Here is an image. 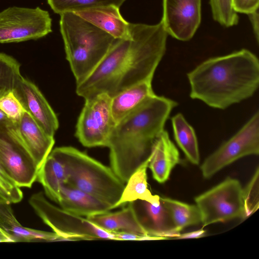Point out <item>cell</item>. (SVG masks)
Listing matches in <instances>:
<instances>
[{"mask_svg": "<svg viewBox=\"0 0 259 259\" xmlns=\"http://www.w3.org/2000/svg\"><path fill=\"white\" fill-rule=\"evenodd\" d=\"M131 37L115 39L103 59L76 92L84 99L101 93L111 98L134 84L152 79L164 55L168 34L162 22L130 23Z\"/></svg>", "mask_w": 259, "mask_h": 259, "instance_id": "cell-1", "label": "cell"}, {"mask_svg": "<svg viewBox=\"0 0 259 259\" xmlns=\"http://www.w3.org/2000/svg\"><path fill=\"white\" fill-rule=\"evenodd\" d=\"M178 103L154 95L117 122L108 141L112 169L126 183L149 157L153 145Z\"/></svg>", "mask_w": 259, "mask_h": 259, "instance_id": "cell-2", "label": "cell"}, {"mask_svg": "<svg viewBox=\"0 0 259 259\" xmlns=\"http://www.w3.org/2000/svg\"><path fill=\"white\" fill-rule=\"evenodd\" d=\"M190 97L224 109L251 97L259 85V61L243 49L209 58L187 73Z\"/></svg>", "mask_w": 259, "mask_h": 259, "instance_id": "cell-3", "label": "cell"}, {"mask_svg": "<svg viewBox=\"0 0 259 259\" xmlns=\"http://www.w3.org/2000/svg\"><path fill=\"white\" fill-rule=\"evenodd\" d=\"M60 15L66 59L78 84L97 68L115 38L74 13Z\"/></svg>", "mask_w": 259, "mask_h": 259, "instance_id": "cell-4", "label": "cell"}, {"mask_svg": "<svg viewBox=\"0 0 259 259\" xmlns=\"http://www.w3.org/2000/svg\"><path fill=\"white\" fill-rule=\"evenodd\" d=\"M53 150L66 168V185L94 196L113 209L121 196L125 183L111 167L73 147H57Z\"/></svg>", "mask_w": 259, "mask_h": 259, "instance_id": "cell-5", "label": "cell"}, {"mask_svg": "<svg viewBox=\"0 0 259 259\" xmlns=\"http://www.w3.org/2000/svg\"><path fill=\"white\" fill-rule=\"evenodd\" d=\"M29 202L37 214L63 241L107 239L116 240L114 233L98 227L79 216L49 202L42 192L31 196Z\"/></svg>", "mask_w": 259, "mask_h": 259, "instance_id": "cell-6", "label": "cell"}, {"mask_svg": "<svg viewBox=\"0 0 259 259\" xmlns=\"http://www.w3.org/2000/svg\"><path fill=\"white\" fill-rule=\"evenodd\" d=\"M203 227L233 219H244L243 188L238 180L228 178L195 198Z\"/></svg>", "mask_w": 259, "mask_h": 259, "instance_id": "cell-7", "label": "cell"}, {"mask_svg": "<svg viewBox=\"0 0 259 259\" xmlns=\"http://www.w3.org/2000/svg\"><path fill=\"white\" fill-rule=\"evenodd\" d=\"M0 164L20 188L36 180L37 165L10 120L0 122Z\"/></svg>", "mask_w": 259, "mask_h": 259, "instance_id": "cell-8", "label": "cell"}, {"mask_svg": "<svg viewBox=\"0 0 259 259\" xmlns=\"http://www.w3.org/2000/svg\"><path fill=\"white\" fill-rule=\"evenodd\" d=\"M111 99L105 93L85 99L75 131V136L83 146L107 147L116 124L111 109Z\"/></svg>", "mask_w": 259, "mask_h": 259, "instance_id": "cell-9", "label": "cell"}, {"mask_svg": "<svg viewBox=\"0 0 259 259\" xmlns=\"http://www.w3.org/2000/svg\"><path fill=\"white\" fill-rule=\"evenodd\" d=\"M52 32L50 14L39 7L14 6L0 12V44L36 40Z\"/></svg>", "mask_w": 259, "mask_h": 259, "instance_id": "cell-10", "label": "cell"}, {"mask_svg": "<svg viewBox=\"0 0 259 259\" xmlns=\"http://www.w3.org/2000/svg\"><path fill=\"white\" fill-rule=\"evenodd\" d=\"M259 153V112L257 111L230 139L209 155L200 167L205 179L237 160Z\"/></svg>", "mask_w": 259, "mask_h": 259, "instance_id": "cell-11", "label": "cell"}, {"mask_svg": "<svg viewBox=\"0 0 259 259\" xmlns=\"http://www.w3.org/2000/svg\"><path fill=\"white\" fill-rule=\"evenodd\" d=\"M160 20L168 34L188 41L194 35L201 19V0H163Z\"/></svg>", "mask_w": 259, "mask_h": 259, "instance_id": "cell-12", "label": "cell"}, {"mask_svg": "<svg viewBox=\"0 0 259 259\" xmlns=\"http://www.w3.org/2000/svg\"><path fill=\"white\" fill-rule=\"evenodd\" d=\"M13 91L24 111L46 133L54 137L59 127L58 119L37 87L21 75Z\"/></svg>", "mask_w": 259, "mask_h": 259, "instance_id": "cell-13", "label": "cell"}, {"mask_svg": "<svg viewBox=\"0 0 259 259\" xmlns=\"http://www.w3.org/2000/svg\"><path fill=\"white\" fill-rule=\"evenodd\" d=\"M128 203L148 236L166 239L176 238L180 235L176 230L168 210L160 200V204L157 206L141 200Z\"/></svg>", "mask_w": 259, "mask_h": 259, "instance_id": "cell-14", "label": "cell"}, {"mask_svg": "<svg viewBox=\"0 0 259 259\" xmlns=\"http://www.w3.org/2000/svg\"><path fill=\"white\" fill-rule=\"evenodd\" d=\"M26 147L39 168L53 149L54 137L46 133L26 112L15 123Z\"/></svg>", "mask_w": 259, "mask_h": 259, "instance_id": "cell-15", "label": "cell"}, {"mask_svg": "<svg viewBox=\"0 0 259 259\" xmlns=\"http://www.w3.org/2000/svg\"><path fill=\"white\" fill-rule=\"evenodd\" d=\"M180 162L179 152L167 132L164 130L155 140L150 155L148 167L153 178L159 183H164Z\"/></svg>", "mask_w": 259, "mask_h": 259, "instance_id": "cell-16", "label": "cell"}, {"mask_svg": "<svg viewBox=\"0 0 259 259\" xmlns=\"http://www.w3.org/2000/svg\"><path fill=\"white\" fill-rule=\"evenodd\" d=\"M119 8L111 5L91 8L74 13L115 39H128L131 37V23L122 16Z\"/></svg>", "mask_w": 259, "mask_h": 259, "instance_id": "cell-17", "label": "cell"}, {"mask_svg": "<svg viewBox=\"0 0 259 259\" xmlns=\"http://www.w3.org/2000/svg\"><path fill=\"white\" fill-rule=\"evenodd\" d=\"M58 203L62 209L85 218L111 210V206L107 203L66 184L60 188Z\"/></svg>", "mask_w": 259, "mask_h": 259, "instance_id": "cell-18", "label": "cell"}, {"mask_svg": "<svg viewBox=\"0 0 259 259\" xmlns=\"http://www.w3.org/2000/svg\"><path fill=\"white\" fill-rule=\"evenodd\" d=\"M0 227L14 242L63 241L54 232L37 230L23 226L15 218L10 203L0 204Z\"/></svg>", "mask_w": 259, "mask_h": 259, "instance_id": "cell-19", "label": "cell"}, {"mask_svg": "<svg viewBox=\"0 0 259 259\" xmlns=\"http://www.w3.org/2000/svg\"><path fill=\"white\" fill-rule=\"evenodd\" d=\"M86 218L98 227L110 233H126L149 236L140 224L129 203L127 206L119 211H108Z\"/></svg>", "mask_w": 259, "mask_h": 259, "instance_id": "cell-20", "label": "cell"}, {"mask_svg": "<svg viewBox=\"0 0 259 259\" xmlns=\"http://www.w3.org/2000/svg\"><path fill=\"white\" fill-rule=\"evenodd\" d=\"M36 180L43 186L46 195L58 203L60 190L67 182L68 173L64 164L53 149L39 168Z\"/></svg>", "mask_w": 259, "mask_h": 259, "instance_id": "cell-21", "label": "cell"}, {"mask_svg": "<svg viewBox=\"0 0 259 259\" xmlns=\"http://www.w3.org/2000/svg\"><path fill=\"white\" fill-rule=\"evenodd\" d=\"M152 80L149 79L134 84L112 97L111 109L116 124L147 98L155 95Z\"/></svg>", "mask_w": 259, "mask_h": 259, "instance_id": "cell-22", "label": "cell"}, {"mask_svg": "<svg viewBox=\"0 0 259 259\" xmlns=\"http://www.w3.org/2000/svg\"><path fill=\"white\" fill-rule=\"evenodd\" d=\"M149 161L150 156L130 177L113 209L137 200L146 201L155 206L160 204V197L153 195L148 188L147 168Z\"/></svg>", "mask_w": 259, "mask_h": 259, "instance_id": "cell-23", "label": "cell"}, {"mask_svg": "<svg viewBox=\"0 0 259 259\" xmlns=\"http://www.w3.org/2000/svg\"><path fill=\"white\" fill-rule=\"evenodd\" d=\"M175 140L184 153L188 160L193 164L198 165L200 155L197 139L193 127L180 113L171 118Z\"/></svg>", "mask_w": 259, "mask_h": 259, "instance_id": "cell-24", "label": "cell"}, {"mask_svg": "<svg viewBox=\"0 0 259 259\" xmlns=\"http://www.w3.org/2000/svg\"><path fill=\"white\" fill-rule=\"evenodd\" d=\"M160 200L168 210L178 233L186 227L201 223V213L196 205L168 198L160 197Z\"/></svg>", "mask_w": 259, "mask_h": 259, "instance_id": "cell-25", "label": "cell"}, {"mask_svg": "<svg viewBox=\"0 0 259 259\" xmlns=\"http://www.w3.org/2000/svg\"><path fill=\"white\" fill-rule=\"evenodd\" d=\"M126 0H47L54 13L61 15L65 13L83 11L85 10L108 6L118 7Z\"/></svg>", "mask_w": 259, "mask_h": 259, "instance_id": "cell-26", "label": "cell"}, {"mask_svg": "<svg viewBox=\"0 0 259 259\" xmlns=\"http://www.w3.org/2000/svg\"><path fill=\"white\" fill-rule=\"evenodd\" d=\"M21 76L20 63L12 56L0 53V97L13 91Z\"/></svg>", "mask_w": 259, "mask_h": 259, "instance_id": "cell-27", "label": "cell"}, {"mask_svg": "<svg viewBox=\"0 0 259 259\" xmlns=\"http://www.w3.org/2000/svg\"><path fill=\"white\" fill-rule=\"evenodd\" d=\"M212 18L225 27L236 25L239 17L235 11L232 0H209Z\"/></svg>", "mask_w": 259, "mask_h": 259, "instance_id": "cell-28", "label": "cell"}, {"mask_svg": "<svg viewBox=\"0 0 259 259\" xmlns=\"http://www.w3.org/2000/svg\"><path fill=\"white\" fill-rule=\"evenodd\" d=\"M259 169L257 168L250 181L243 189L244 219L258 208L259 203Z\"/></svg>", "mask_w": 259, "mask_h": 259, "instance_id": "cell-29", "label": "cell"}, {"mask_svg": "<svg viewBox=\"0 0 259 259\" xmlns=\"http://www.w3.org/2000/svg\"><path fill=\"white\" fill-rule=\"evenodd\" d=\"M0 109L8 119L14 123H18L25 112L20 101L13 91L0 97Z\"/></svg>", "mask_w": 259, "mask_h": 259, "instance_id": "cell-30", "label": "cell"}, {"mask_svg": "<svg viewBox=\"0 0 259 259\" xmlns=\"http://www.w3.org/2000/svg\"><path fill=\"white\" fill-rule=\"evenodd\" d=\"M0 190L9 198L11 203H16L22 199L20 188L7 174L0 164Z\"/></svg>", "mask_w": 259, "mask_h": 259, "instance_id": "cell-31", "label": "cell"}, {"mask_svg": "<svg viewBox=\"0 0 259 259\" xmlns=\"http://www.w3.org/2000/svg\"><path fill=\"white\" fill-rule=\"evenodd\" d=\"M235 11L238 13L249 15L258 9L259 0H232Z\"/></svg>", "mask_w": 259, "mask_h": 259, "instance_id": "cell-32", "label": "cell"}, {"mask_svg": "<svg viewBox=\"0 0 259 259\" xmlns=\"http://www.w3.org/2000/svg\"><path fill=\"white\" fill-rule=\"evenodd\" d=\"M251 22L253 33L257 43L259 40L258 12V10L248 15Z\"/></svg>", "mask_w": 259, "mask_h": 259, "instance_id": "cell-33", "label": "cell"}, {"mask_svg": "<svg viewBox=\"0 0 259 259\" xmlns=\"http://www.w3.org/2000/svg\"><path fill=\"white\" fill-rule=\"evenodd\" d=\"M206 231L202 229L180 234L176 239L199 238L205 236Z\"/></svg>", "mask_w": 259, "mask_h": 259, "instance_id": "cell-34", "label": "cell"}, {"mask_svg": "<svg viewBox=\"0 0 259 259\" xmlns=\"http://www.w3.org/2000/svg\"><path fill=\"white\" fill-rule=\"evenodd\" d=\"M0 242H13L10 237L0 227Z\"/></svg>", "mask_w": 259, "mask_h": 259, "instance_id": "cell-35", "label": "cell"}, {"mask_svg": "<svg viewBox=\"0 0 259 259\" xmlns=\"http://www.w3.org/2000/svg\"><path fill=\"white\" fill-rule=\"evenodd\" d=\"M5 202L11 203L8 196L0 190V204Z\"/></svg>", "mask_w": 259, "mask_h": 259, "instance_id": "cell-36", "label": "cell"}, {"mask_svg": "<svg viewBox=\"0 0 259 259\" xmlns=\"http://www.w3.org/2000/svg\"><path fill=\"white\" fill-rule=\"evenodd\" d=\"M6 115L0 109V122L9 121Z\"/></svg>", "mask_w": 259, "mask_h": 259, "instance_id": "cell-37", "label": "cell"}]
</instances>
